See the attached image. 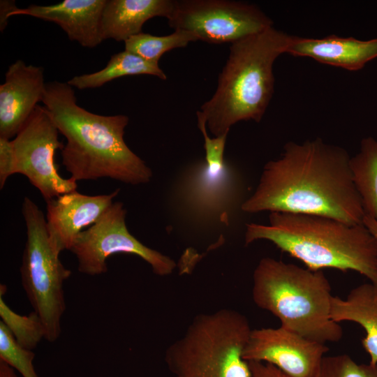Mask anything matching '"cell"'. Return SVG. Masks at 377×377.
Returning a JSON list of instances; mask_svg holds the SVG:
<instances>
[{"instance_id":"8fae6325","label":"cell","mask_w":377,"mask_h":377,"mask_svg":"<svg viewBox=\"0 0 377 377\" xmlns=\"http://www.w3.org/2000/svg\"><path fill=\"white\" fill-rule=\"evenodd\" d=\"M327 350L325 343L280 326L252 330L243 358L271 364L290 377H318Z\"/></svg>"},{"instance_id":"ac0fdd59","label":"cell","mask_w":377,"mask_h":377,"mask_svg":"<svg viewBox=\"0 0 377 377\" xmlns=\"http://www.w3.org/2000/svg\"><path fill=\"white\" fill-rule=\"evenodd\" d=\"M138 75H150L163 80L167 79L158 64L147 61L124 50L112 54L103 69L92 73L75 75L67 82L78 89H94L119 77Z\"/></svg>"},{"instance_id":"d6986e66","label":"cell","mask_w":377,"mask_h":377,"mask_svg":"<svg viewBox=\"0 0 377 377\" xmlns=\"http://www.w3.org/2000/svg\"><path fill=\"white\" fill-rule=\"evenodd\" d=\"M350 169L365 215L377 221V140L367 137L350 159Z\"/></svg>"},{"instance_id":"7402d4cb","label":"cell","mask_w":377,"mask_h":377,"mask_svg":"<svg viewBox=\"0 0 377 377\" xmlns=\"http://www.w3.org/2000/svg\"><path fill=\"white\" fill-rule=\"evenodd\" d=\"M34 357V353L21 346L0 321V360L17 370L23 377H38L33 364Z\"/></svg>"},{"instance_id":"ffe728a7","label":"cell","mask_w":377,"mask_h":377,"mask_svg":"<svg viewBox=\"0 0 377 377\" xmlns=\"http://www.w3.org/2000/svg\"><path fill=\"white\" fill-rule=\"evenodd\" d=\"M198 38L192 32L177 29L166 36H154L141 32L131 36L124 41L125 50L132 52L143 59L158 64L161 56L165 52L186 47Z\"/></svg>"},{"instance_id":"83f0119b","label":"cell","mask_w":377,"mask_h":377,"mask_svg":"<svg viewBox=\"0 0 377 377\" xmlns=\"http://www.w3.org/2000/svg\"><path fill=\"white\" fill-rule=\"evenodd\" d=\"M0 377H18L14 369L5 362L0 360Z\"/></svg>"},{"instance_id":"9c48e42d","label":"cell","mask_w":377,"mask_h":377,"mask_svg":"<svg viewBox=\"0 0 377 377\" xmlns=\"http://www.w3.org/2000/svg\"><path fill=\"white\" fill-rule=\"evenodd\" d=\"M169 26L195 34L209 43H233L273 26L255 4L229 0L174 1Z\"/></svg>"},{"instance_id":"f1b7e54d","label":"cell","mask_w":377,"mask_h":377,"mask_svg":"<svg viewBox=\"0 0 377 377\" xmlns=\"http://www.w3.org/2000/svg\"><path fill=\"white\" fill-rule=\"evenodd\" d=\"M362 223L377 239V221L373 218L365 215Z\"/></svg>"},{"instance_id":"484cf974","label":"cell","mask_w":377,"mask_h":377,"mask_svg":"<svg viewBox=\"0 0 377 377\" xmlns=\"http://www.w3.org/2000/svg\"><path fill=\"white\" fill-rule=\"evenodd\" d=\"M251 377H290L275 366L262 362H249Z\"/></svg>"},{"instance_id":"30bf717a","label":"cell","mask_w":377,"mask_h":377,"mask_svg":"<svg viewBox=\"0 0 377 377\" xmlns=\"http://www.w3.org/2000/svg\"><path fill=\"white\" fill-rule=\"evenodd\" d=\"M59 131L45 106L38 105L25 124L11 140L15 160V174L28 178L47 202L60 195L76 191L72 177L58 172L54 161L56 150L62 149Z\"/></svg>"},{"instance_id":"e0dca14e","label":"cell","mask_w":377,"mask_h":377,"mask_svg":"<svg viewBox=\"0 0 377 377\" xmlns=\"http://www.w3.org/2000/svg\"><path fill=\"white\" fill-rule=\"evenodd\" d=\"M330 316L338 323L350 321L364 328L362 347L370 357L369 363L377 364V286L362 283L353 288L346 299L332 296Z\"/></svg>"},{"instance_id":"3957f363","label":"cell","mask_w":377,"mask_h":377,"mask_svg":"<svg viewBox=\"0 0 377 377\" xmlns=\"http://www.w3.org/2000/svg\"><path fill=\"white\" fill-rule=\"evenodd\" d=\"M265 239L318 271L353 270L377 286V239L363 224L351 225L331 217L270 212L267 225L246 224V245Z\"/></svg>"},{"instance_id":"8992f818","label":"cell","mask_w":377,"mask_h":377,"mask_svg":"<svg viewBox=\"0 0 377 377\" xmlns=\"http://www.w3.org/2000/svg\"><path fill=\"white\" fill-rule=\"evenodd\" d=\"M251 331L232 309L198 315L167 348L165 362L175 377H251L243 353Z\"/></svg>"},{"instance_id":"7c38bea8","label":"cell","mask_w":377,"mask_h":377,"mask_svg":"<svg viewBox=\"0 0 377 377\" xmlns=\"http://www.w3.org/2000/svg\"><path fill=\"white\" fill-rule=\"evenodd\" d=\"M46 82L40 66L18 59L8 66L0 85V138L11 140L43 101Z\"/></svg>"},{"instance_id":"277c9868","label":"cell","mask_w":377,"mask_h":377,"mask_svg":"<svg viewBox=\"0 0 377 377\" xmlns=\"http://www.w3.org/2000/svg\"><path fill=\"white\" fill-rule=\"evenodd\" d=\"M291 37L272 26L231 43L214 95L196 112L214 137L240 121H261L274 93V63Z\"/></svg>"},{"instance_id":"2e32d148","label":"cell","mask_w":377,"mask_h":377,"mask_svg":"<svg viewBox=\"0 0 377 377\" xmlns=\"http://www.w3.org/2000/svg\"><path fill=\"white\" fill-rule=\"evenodd\" d=\"M173 6L174 0H106L101 17V38L124 42L142 32V26L151 18L168 19Z\"/></svg>"},{"instance_id":"9a60e30c","label":"cell","mask_w":377,"mask_h":377,"mask_svg":"<svg viewBox=\"0 0 377 377\" xmlns=\"http://www.w3.org/2000/svg\"><path fill=\"white\" fill-rule=\"evenodd\" d=\"M286 53L306 57L327 65L356 71L377 57V38L361 40L335 35L322 38L292 36Z\"/></svg>"},{"instance_id":"5bb4252c","label":"cell","mask_w":377,"mask_h":377,"mask_svg":"<svg viewBox=\"0 0 377 377\" xmlns=\"http://www.w3.org/2000/svg\"><path fill=\"white\" fill-rule=\"evenodd\" d=\"M105 3L106 0H64L49 6L31 5L17 8L10 17L23 15L54 22L71 40L93 48L103 41L101 23Z\"/></svg>"},{"instance_id":"6da1fadb","label":"cell","mask_w":377,"mask_h":377,"mask_svg":"<svg viewBox=\"0 0 377 377\" xmlns=\"http://www.w3.org/2000/svg\"><path fill=\"white\" fill-rule=\"evenodd\" d=\"M350 157L320 138L288 142L280 156L263 167L253 193L241 205L246 213L320 215L351 225L365 216L350 169Z\"/></svg>"},{"instance_id":"7a4b0ae2","label":"cell","mask_w":377,"mask_h":377,"mask_svg":"<svg viewBox=\"0 0 377 377\" xmlns=\"http://www.w3.org/2000/svg\"><path fill=\"white\" fill-rule=\"evenodd\" d=\"M42 102L66 139L62 164L71 177H108L133 185L150 182L151 170L124 141L126 115L91 112L78 105L73 87L56 80L46 83Z\"/></svg>"},{"instance_id":"603a6c76","label":"cell","mask_w":377,"mask_h":377,"mask_svg":"<svg viewBox=\"0 0 377 377\" xmlns=\"http://www.w3.org/2000/svg\"><path fill=\"white\" fill-rule=\"evenodd\" d=\"M318 377H377V364H358L346 354L325 356Z\"/></svg>"},{"instance_id":"5b68a950","label":"cell","mask_w":377,"mask_h":377,"mask_svg":"<svg viewBox=\"0 0 377 377\" xmlns=\"http://www.w3.org/2000/svg\"><path fill=\"white\" fill-rule=\"evenodd\" d=\"M330 283L314 271L269 257L253 274L252 297L259 308L275 316L281 326L323 343L338 342L342 327L330 316Z\"/></svg>"},{"instance_id":"4316f807","label":"cell","mask_w":377,"mask_h":377,"mask_svg":"<svg viewBox=\"0 0 377 377\" xmlns=\"http://www.w3.org/2000/svg\"><path fill=\"white\" fill-rule=\"evenodd\" d=\"M17 7L15 1L1 0L0 1V30L3 31L8 25L10 14Z\"/></svg>"},{"instance_id":"4fadbf2b","label":"cell","mask_w":377,"mask_h":377,"mask_svg":"<svg viewBox=\"0 0 377 377\" xmlns=\"http://www.w3.org/2000/svg\"><path fill=\"white\" fill-rule=\"evenodd\" d=\"M119 189L109 194L88 195L77 191L47 201L46 226L57 252L70 250L76 237L93 225L114 202Z\"/></svg>"},{"instance_id":"ba28073f","label":"cell","mask_w":377,"mask_h":377,"mask_svg":"<svg viewBox=\"0 0 377 377\" xmlns=\"http://www.w3.org/2000/svg\"><path fill=\"white\" fill-rule=\"evenodd\" d=\"M126 216L123 203L114 202L93 225L76 237L69 251L77 259L78 271L90 276L104 274L108 271V258L123 253L139 256L156 275L172 274L177 266L175 262L132 235L127 228Z\"/></svg>"},{"instance_id":"44dd1931","label":"cell","mask_w":377,"mask_h":377,"mask_svg":"<svg viewBox=\"0 0 377 377\" xmlns=\"http://www.w3.org/2000/svg\"><path fill=\"white\" fill-rule=\"evenodd\" d=\"M7 288L0 285V316L1 321L10 330L16 341L29 350L35 348L45 339V330L43 323L34 311L27 316H22L13 311L5 302L3 295Z\"/></svg>"},{"instance_id":"52a82bcc","label":"cell","mask_w":377,"mask_h":377,"mask_svg":"<svg viewBox=\"0 0 377 377\" xmlns=\"http://www.w3.org/2000/svg\"><path fill=\"white\" fill-rule=\"evenodd\" d=\"M22 215L27 228V241L20 267L21 280L34 311L45 330V339L56 341L61 334V319L66 310L63 285L71 275L52 246L46 219L38 205L24 197Z\"/></svg>"},{"instance_id":"d4e9b609","label":"cell","mask_w":377,"mask_h":377,"mask_svg":"<svg viewBox=\"0 0 377 377\" xmlns=\"http://www.w3.org/2000/svg\"><path fill=\"white\" fill-rule=\"evenodd\" d=\"M15 174V160L11 140L0 138V188Z\"/></svg>"},{"instance_id":"cb8c5ba5","label":"cell","mask_w":377,"mask_h":377,"mask_svg":"<svg viewBox=\"0 0 377 377\" xmlns=\"http://www.w3.org/2000/svg\"><path fill=\"white\" fill-rule=\"evenodd\" d=\"M197 119L198 126L204 138V148L205 151V167L208 172L214 175H223L226 171L223 153L228 135L209 138L207 131V124L205 119L199 115H197Z\"/></svg>"}]
</instances>
